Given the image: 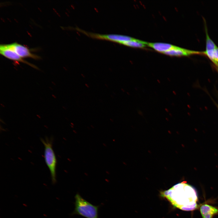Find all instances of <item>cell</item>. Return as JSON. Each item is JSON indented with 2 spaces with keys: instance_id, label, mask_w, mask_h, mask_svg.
<instances>
[{
  "instance_id": "1",
  "label": "cell",
  "mask_w": 218,
  "mask_h": 218,
  "mask_svg": "<svg viewBox=\"0 0 218 218\" xmlns=\"http://www.w3.org/2000/svg\"><path fill=\"white\" fill-rule=\"evenodd\" d=\"M160 193V196L167 199L173 206L181 210L192 211L197 207V192L193 187L186 182L176 184Z\"/></svg>"
},
{
  "instance_id": "2",
  "label": "cell",
  "mask_w": 218,
  "mask_h": 218,
  "mask_svg": "<svg viewBox=\"0 0 218 218\" xmlns=\"http://www.w3.org/2000/svg\"><path fill=\"white\" fill-rule=\"evenodd\" d=\"M74 209L71 215H79L86 218H98L99 206H96L84 199L78 193L74 197Z\"/></svg>"
},
{
  "instance_id": "3",
  "label": "cell",
  "mask_w": 218,
  "mask_h": 218,
  "mask_svg": "<svg viewBox=\"0 0 218 218\" xmlns=\"http://www.w3.org/2000/svg\"><path fill=\"white\" fill-rule=\"evenodd\" d=\"M44 147V157L46 164L49 170L52 183L56 182L57 160L52 147V140L46 137L41 140Z\"/></svg>"
},
{
  "instance_id": "4",
  "label": "cell",
  "mask_w": 218,
  "mask_h": 218,
  "mask_svg": "<svg viewBox=\"0 0 218 218\" xmlns=\"http://www.w3.org/2000/svg\"><path fill=\"white\" fill-rule=\"evenodd\" d=\"M88 36L95 38L106 40L121 44L123 42L132 40L134 38L128 36L115 34H101L89 32L82 30L78 27L74 28Z\"/></svg>"
},
{
  "instance_id": "5",
  "label": "cell",
  "mask_w": 218,
  "mask_h": 218,
  "mask_svg": "<svg viewBox=\"0 0 218 218\" xmlns=\"http://www.w3.org/2000/svg\"><path fill=\"white\" fill-rule=\"evenodd\" d=\"M7 48L12 50L22 58H30L35 59H39L40 57L32 53L27 47L16 42L5 44Z\"/></svg>"
},
{
  "instance_id": "6",
  "label": "cell",
  "mask_w": 218,
  "mask_h": 218,
  "mask_svg": "<svg viewBox=\"0 0 218 218\" xmlns=\"http://www.w3.org/2000/svg\"><path fill=\"white\" fill-rule=\"evenodd\" d=\"M0 53L2 56L8 59L18 62H22L33 68L38 69V68L35 65L24 60L14 51L7 48L5 44L0 45Z\"/></svg>"
},
{
  "instance_id": "7",
  "label": "cell",
  "mask_w": 218,
  "mask_h": 218,
  "mask_svg": "<svg viewBox=\"0 0 218 218\" xmlns=\"http://www.w3.org/2000/svg\"><path fill=\"white\" fill-rule=\"evenodd\" d=\"M163 53L170 56H187L193 54H202V52L187 49L177 46Z\"/></svg>"
},
{
  "instance_id": "8",
  "label": "cell",
  "mask_w": 218,
  "mask_h": 218,
  "mask_svg": "<svg viewBox=\"0 0 218 218\" xmlns=\"http://www.w3.org/2000/svg\"><path fill=\"white\" fill-rule=\"evenodd\" d=\"M200 211L202 218H212L214 215L218 213V208L207 204L202 205Z\"/></svg>"
},
{
  "instance_id": "9",
  "label": "cell",
  "mask_w": 218,
  "mask_h": 218,
  "mask_svg": "<svg viewBox=\"0 0 218 218\" xmlns=\"http://www.w3.org/2000/svg\"><path fill=\"white\" fill-rule=\"evenodd\" d=\"M147 45L156 51L163 53L174 48L176 46L163 43H147Z\"/></svg>"
},
{
  "instance_id": "10",
  "label": "cell",
  "mask_w": 218,
  "mask_h": 218,
  "mask_svg": "<svg viewBox=\"0 0 218 218\" xmlns=\"http://www.w3.org/2000/svg\"><path fill=\"white\" fill-rule=\"evenodd\" d=\"M202 54L207 56L218 68V47L209 51H202Z\"/></svg>"
},
{
  "instance_id": "11",
  "label": "cell",
  "mask_w": 218,
  "mask_h": 218,
  "mask_svg": "<svg viewBox=\"0 0 218 218\" xmlns=\"http://www.w3.org/2000/svg\"><path fill=\"white\" fill-rule=\"evenodd\" d=\"M147 42L134 38L130 41H125L121 43L124 45L133 47L143 48L147 45Z\"/></svg>"
},
{
  "instance_id": "12",
  "label": "cell",
  "mask_w": 218,
  "mask_h": 218,
  "mask_svg": "<svg viewBox=\"0 0 218 218\" xmlns=\"http://www.w3.org/2000/svg\"><path fill=\"white\" fill-rule=\"evenodd\" d=\"M205 30L206 34V45L205 51H209L215 49L217 46L210 37L207 32V28L205 24Z\"/></svg>"
},
{
  "instance_id": "13",
  "label": "cell",
  "mask_w": 218,
  "mask_h": 218,
  "mask_svg": "<svg viewBox=\"0 0 218 218\" xmlns=\"http://www.w3.org/2000/svg\"><path fill=\"white\" fill-rule=\"evenodd\" d=\"M85 85L87 88H89V86L88 85V84H85Z\"/></svg>"
},
{
  "instance_id": "14",
  "label": "cell",
  "mask_w": 218,
  "mask_h": 218,
  "mask_svg": "<svg viewBox=\"0 0 218 218\" xmlns=\"http://www.w3.org/2000/svg\"><path fill=\"white\" fill-rule=\"evenodd\" d=\"M81 75H82L84 78V77H85V76H84L83 74H82Z\"/></svg>"
},
{
  "instance_id": "15",
  "label": "cell",
  "mask_w": 218,
  "mask_h": 218,
  "mask_svg": "<svg viewBox=\"0 0 218 218\" xmlns=\"http://www.w3.org/2000/svg\"><path fill=\"white\" fill-rule=\"evenodd\" d=\"M217 71H218V68H217Z\"/></svg>"
},
{
  "instance_id": "16",
  "label": "cell",
  "mask_w": 218,
  "mask_h": 218,
  "mask_svg": "<svg viewBox=\"0 0 218 218\" xmlns=\"http://www.w3.org/2000/svg\"><path fill=\"white\" fill-rule=\"evenodd\" d=\"M217 107H218V105H217Z\"/></svg>"
}]
</instances>
